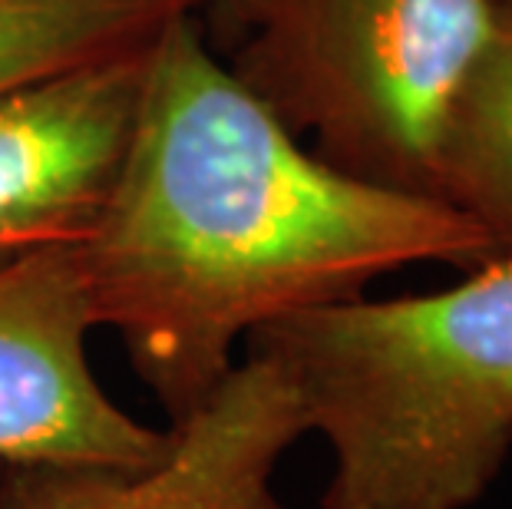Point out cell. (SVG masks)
<instances>
[{
    "label": "cell",
    "mask_w": 512,
    "mask_h": 509,
    "mask_svg": "<svg viewBox=\"0 0 512 509\" xmlns=\"http://www.w3.org/2000/svg\"><path fill=\"white\" fill-rule=\"evenodd\" d=\"M76 248L93 324L123 338L172 424L261 324L410 265L470 272L496 258L446 202L370 186L304 149L212 53L195 10L152 40L133 146Z\"/></svg>",
    "instance_id": "obj_1"
},
{
    "label": "cell",
    "mask_w": 512,
    "mask_h": 509,
    "mask_svg": "<svg viewBox=\"0 0 512 509\" xmlns=\"http://www.w3.org/2000/svg\"><path fill=\"white\" fill-rule=\"evenodd\" d=\"M331 447L324 509H470L512 453V252L430 295H364L248 334Z\"/></svg>",
    "instance_id": "obj_2"
},
{
    "label": "cell",
    "mask_w": 512,
    "mask_h": 509,
    "mask_svg": "<svg viewBox=\"0 0 512 509\" xmlns=\"http://www.w3.org/2000/svg\"><path fill=\"white\" fill-rule=\"evenodd\" d=\"M228 73L314 156L437 199L453 100L496 0H215Z\"/></svg>",
    "instance_id": "obj_3"
},
{
    "label": "cell",
    "mask_w": 512,
    "mask_h": 509,
    "mask_svg": "<svg viewBox=\"0 0 512 509\" xmlns=\"http://www.w3.org/2000/svg\"><path fill=\"white\" fill-rule=\"evenodd\" d=\"M96 328L80 248L53 245L0 265V463L139 470L169 447L93 377Z\"/></svg>",
    "instance_id": "obj_4"
},
{
    "label": "cell",
    "mask_w": 512,
    "mask_h": 509,
    "mask_svg": "<svg viewBox=\"0 0 512 509\" xmlns=\"http://www.w3.org/2000/svg\"><path fill=\"white\" fill-rule=\"evenodd\" d=\"M152 40L0 93V265L83 245L103 219L136 136Z\"/></svg>",
    "instance_id": "obj_5"
},
{
    "label": "cell",
    "mask_w": 512,
    "mask_h": 509,
    "mask_svg": "<svg viewBox=\"0 0 512 509\" xmlns=\"http://www.w3.org/2000/svg\"><path fill=\"white\" fill-rule=\"evenodd\" d=\"M308 433L288 381L245 357L139 470L7 467V509H285L271 476Z\"/></svg>",
    "instance_id": "obj_6"
},
{
    "label": "cell",
    "mask_w": 512,
    "mask_h": 509,
    "mask_svg": "<svg viewBox=\"0 0 512 509\" xmlns=\"http://www.w3.org/2000/svg\"><path fill=\"white\" fill-rule=\"evenodd\" d=\"M437 199L512 252V0H496L493 30L453 100L440 146Z\"/></svg>",
    "instance_id": "obj_7"
},
{
    "label": "cell",
    "mask_w": 512,
    "mask_h": 509,
    "mask_svg": "<svg viewBox=\"0 0 512 509\" xmlns=\"http://www.w3.org/2000/svg\"><path fill=\"white\" fill-rule=\"evenodd\" d=\"M205 0H0V93L149 43Z\"/></svg>",
    "instance_id": "obj_8"
},
{
    "label": "cell",
    "mask_w": 512,
    "mask_h": 509,
    "mask_svg": "<svg viewBox=\"0 0 512 509\" xmlns=\"http://www.w3.org/2000/svg\"><path fill=\"white\" fill-rule=\"evenodd\" d=\"M0 509H7V463H0Z\"/></svg>",
    "instance_id": "obj_9"
},
{
    "label": "cell",
    "mask_w": 512,
    "mask_h": 509,
    "mask_svg": "<svg viewBox=\"0 0 512 509\" xmlns=\"http://www.w3.org/2000/svg\"><path fill=\"white\" fill-rule=\"evenodd\" d=\"M212 4H215V0H205V4H202V7H212Z\"/></svg>",
    "instance_id": "obj_10"
}]
</instances>
